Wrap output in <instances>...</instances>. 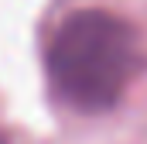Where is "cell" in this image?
<instances>
[{
  "label": "cell",
  "mask_w": 147,
  "mask_h": 144,
  "mask_svg": "<svg viewBox=\"0 0 147 144\" xmlns=\"http://www.w3.org/2000/svg\"><path fill=\"white\" fill-rule=\"evenodd\" d=\"M0 144H7V137H3V134H0Z\"/></svg>",
  "instance_id": "obj_2"
},
{
  "label": "cell",
  "mask_w": 147,
  "mask_h": 144,
  "mask_svg": "<svg viewBox=\"0 0 147 144\" xmlns=\"http://www.w3.org/2000/svg\"><path fill=\"white\" fill-rule=\"evenodd\" d=\"M144 65L140 31L106 7L72 10L55 28L45 52L48 82L75 113L113 110Z\"/></svg>",
  "instance_id": "obj_1"
}]
</instances>
